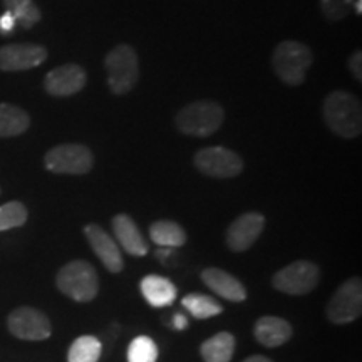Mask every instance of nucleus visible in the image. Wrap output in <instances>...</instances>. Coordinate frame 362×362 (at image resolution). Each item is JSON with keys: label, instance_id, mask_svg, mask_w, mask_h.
Wrapping results in <instances>:
<instances>
[{"label": "nucleus", "instance_id": "f257e3e1", "mask_svg": "<svg viewBox=\"0 0 362 362\" xmlns=\"http://www.w3.org/2000/svg\"><path fill=\"white\" fill-rule=\"evenodd\" d=\"M322 115L332 133L354 139L362 133V106L359 98L347 90H334L324 99Z\"/></svg>", "mask_w": 362, "mask_h": 362}, {"label": "nucleus", "instance_id": "f03ea898", "mask_svg": "<svg viewBox=\"0 0 362 362\" xmlns=\"http://www.w3.org/2000/svg\"><path fill=\"white\" fill-rule=\"evenodd\" d=\"M314 64V52L298 40H282L272 54V67L277 78L288 86L304 84L307 71Z\"/></svg>", "mask_w": 362, "mask_h": 362}, {"label": "nucleus", "instance_id": "7ed1b4c3", "mask_svg": "<svg viewBox=\"0 0 362 362\" xmlns=\"http://www.w3.org/2000/svg\"><path fill=\"white\" fill-rule=\"evenodd\" d=\"M225 121L223 106L215 101H194L176 112L175 126L180 133L206 138L216 133Z\"/></svg>", "mask_w": 362, "mask_h": 362}, {"label": "nucleus", "instance_id": "20e7f679", "mask_svg": "<svg viewBox=\"0 0 362 362\" xmlns=\"http://www.w3.org/2000/svg\"><path fill=\"white\" fill-rule=\"evenodd\" d=\"M107 72V86L116 96L128 94L139 81V59L134 47L119 44L104 59Z\"/></svg>", "mask_w": 362, "mask_h": 362}, {"label": "nucleus", "instance_id": "39448f33", "mask_svg": "<svg viewBox=\"0 0 362 362\" xmlns=\"http://www.w3.org/2000/svg\"><path fill=\"white\" fill-rule=\"evenodd\" d=\"M57 288L76 302L94 300L99 292V277L93 265L84 260H72L57 272Z\"/></svg>", "mask_w": 362, "mask_h": 362}, {"label": "nucleus", "instance_id": "423d86ee", "mask_svg": "<svg viewBox=\"0 0 362 362\" xmlns=\"http://www.w3.org/2000/svg\"><path fill=\"white\" fill-rule=\"evenodd\" d=\"M44 166L57 175H86L93 170L94 156L84 144H57L45 153Z\"/></svg>", "mask_w": 362, "mask_h": 362}, {"label": "nucleus", "instance_id": "0eeeda50", "mask_svg": "<svg viewBox=\"0 0 362 362\" xmlns=\"http://www.w3.org/2000/svg\"><path fill=\"white\" fill-rule=\"evenodd\" d=\"M197 170L205 176L218 180L235 178L243 171V160L240 155L225 146L203 148L193 158Z\"/></svg>", "mask_w": 362, "mask_h": 362}, {"label": "nucleus", "instance_id": "6e6552de", "mask_svg": "<svg viewBox=\"0 0 362 362\" xmlns=\"http://www.w3.org/2000/svg\"><path fill=\"white\" fill-rule=\"evenodd\" d=\"M320 269L309 260H297L280 269L272 279L277 291L288 296H305L319 285Z\"/></svg>", "mask_w": 362, "mask_h": 362}, {"label": "nucleus", "instance_id": "1a4fd4ad", "mask_svg": "<svg viewBox=\"0 0 362 362\" xmlns=\"http://www.w3.org/2000/svg\"><path fill=\"white\" fill-rule=\"evenodd\" d=\"M362 315V280L352 277L334 292L327 304V319L332 324H351Z\"/></svg>", "mask_w": 362, "mask_h": 362}, {"label": "nucleus", "instance_id": "9d476101", "mask_svg": "<svg viewBox=\"0 0 362 362\" xmlns=\"http://www.w3.org/2000/svg\"><path fill=\"white\" fill-rule=\"evenodd\" d=\"M7 325L12 336L22 341H45L52 332L47 315L34 307H19L12 310Z\"/></svg>", "mask_w": 362, "mask_h": 362}, {"label": "nucleus", "instance_id": "9b49d317", "mask_svg": "<svg viewBox=\"0 0 362 362\" xmlns=\"http://www.w3.org/2000/svg\"><path fill=\"white\" fill-rule=\"evenodd\" d=\"M47 49L39 44H7L0 47V71L21 72L42 66Z\"/></svg>", "mask_w": 362, "mask_h": 362}, {"label": "nucleus", "instance_id": "f8f14e48", "mask_svg": "<svg viewBox=\"0 0 362 362\" xmlns=\"http://www.w3.org/2000/svg\"><path fill=\"white\" fill-rule=\"evenodd\" d=\"M88 83V74L79 64L59 66L44 78L45 93L54 98H69L81 93Z\"/></svg>", "mask_w": 362, "mask_h": 362}, {"label": "nucleus", "instance_id": "ddd939ff", "mask_svg": "<svg viewBox=\"0 0 362 362\" xmlns=\"http://www.w3.org/2000/svg\"><path fill=\"white\" fill-rule=\"evenodd\" d=\"M265 216L259 211H247L232 221L226 230V245L232 252H245L253 247L264 232Z\"/></svg>", "mask_w": 362, "mask_h": 362}, {"label": "nucleus", "instance_id": "4468645a", "mask_svg": "<svg viewBox=\"0 0 362 362\" xmlns=\"http://www.w3.org/2000/svg\"><path fill=\"white\" fill-rule=\"evenodd\" d=\"M84 235L93 252L96 253V257L103 262L107 272L119 274L124 267V260L123 255H121V248L117 245V242H115V238L98 223L86 225Z\"/></svg>", "mask_w": 362, "mask_h": 362}, {"label": "nucleus", "instance_id": "2eb2a0df", "mask_svg": "<svg viewBox=\"0 0 362 362\" xmlns=\"http://www.w3.org/2000/svg\"><path fill=\"white\" fill-rule=\"evenodd\" d=\"M203 284L215 292L216 296L230 302H243L247 298V291L238 279L230 275L228 272L216 269V267H210L202 272Z\"/></svg>", "mask_w": 362, "mask_h": 362}, {"label": "nucleus", "instance_id": "dca6fc26", "mask_svg": "<svg viewBox=\"0 0 362 362\" xmlns=\"http://www.w3.org/2000/svg\"><path fill=\"white\" fill-rule=\"evenodd\" d=\"M112 230H115L116 240L121 247L124 248L129 255L144 257L149 252L148 242L144 240L143 233L139 232L138 225L129 215L119 214L111 220Z\"/></svg>", "mask_w": 362, "mask_h": 362}, {"label": "nucleus", "instance_id": "f3484780", "mask_svg": "<svg viewBox=\"0 0 362 362\" xmlns=\"http://www.w3.org/2000/svg\"><path fill=\"white\" fill-rule=\"evenodd\" d=\"M253 336L265 347H279L291 341L292 325L282 317L265 315L260 317L253 327Z\"/></svg>", "mask_w": 362, "mask_h": 362}, {"label": "nucleus", "instance_id": "a211bd4d", "mask_svg": "<svg viewBox=\"0 0 362 362\" xmlns=\"http://www.w3.org/2000/svg\"><path fill=\"white\" fill-rule=\"evenodd\" d=\"M139 291L151 307H168L178 296L175 284L163 275H146L139 282Z\"/></svg>", "mask_w": 362, "mask_h": 362}, {"label": "nucleus", "instance_id": "6ab92c4d", "mask_svg": "<svg viewBox=\"0 0 362 362\" xmlns=\"http://www.w3.org/2000/svg\"><path fill=\"white\" fill-rule=\"evenodd\" d=\"M30 126V116L19 106L0 103V138L24 134Z\"/></svg>", "mask_w": 362, "mask_h": 362}, {"label": "nucleus", "instance_id": "aec40b11", "mask_svg": "<svg viewBox=\"0 0 362 362\" xmlns=\"http://www.w3.org/2000/svg\"><path fill=\"white\" fill-rule=\"evenodd\" d=\"M149 238L160 248H180L187 243V233L176 221L158 220L149 226Z\"/></svg>", "mask_w": 362, "mask_h": 362}, {"label": "nucleus", "instance_id": "412c9836", "mask_svg": "<svg viewBox=\"0 0 362 362\" xmlns=\"http://www.w3.org/2000/svg\"><path fill=\"white\" fill-rule=\"evenodd\" d=\"M235 352V337L230 332H218L202 344L200 354L205 362H230Z\"/></svg>", "mask_w": 362, "mask_h": 362}, {"label": "nucleus", "instance_id": "4be33fe9", "mask_svg": "<svg viewBox=\"0 0 362 362\" xmlns=\"http://www.w3.org/2000/svg\"><path fill=\"white\" fill-rule=\"evenodd\" d=\"M181 305L192 314L194 319H210V317L220 315L223 312V307L220 302L211 296L205 293H188L181 298Z\"/></svg>", "mask_w": 362, "mask_h": 362}, {"label": "nucleus", "instance_id": "5701e85b", "mask_svg": "<svg viewBox=\"0 0 362 362\" xmlns=\"http://www.w3.org/2000/svg\"><path fill=\"white\" fill-rule=\"evenodd\" d=\"M101 341L94 336H81L71 344L67 362H98L101 357Z\"/></svg>", "mask_w": 362, "mask_h": 362}, {"label": "nucleus", "instance_id": "b1692460", "mask_svg": "<svg viewBox=\"0 0 362 362\" xmlns=\"http://www.w3.org/2000/svg\"><path fill=\"white\" fill-rule=\"evenodd\" d=\"M4 7L7 12L12 13L17 24L24 29H30L42 19V13L35 6L34 0H4Z\"/></svg>", "mask_w": 362, "mask_h": 362}, {"label": "nucleus", "instance_id": "393cba45", "mask_svg": "<svg viewBox=\"0 0 362 362\" xmlns=\"http://www.w3.org/2000/svg\"><path fill=\"white\" fill-rule=\"evenodd\" d=\"M126 357L128 362H156L158 346L151 337L138 336L131 341Z\"/></svg>", "mask_w": 362, "mask_h": 362}, {"label": "nucleus", "instance_id": "a878e982", "mask_svg": "<svg viewBox=\"0 0 362 362\" xmlns=\"http://www.w3.org/2000/svg\"><path fill=\"white\" fill-rule=\"evenodd\" d=\"M27 208L21 202H8L0 206V232L17 228L27 221Z\"/></svg>", "mask_w": 362, "mask_h": 362}, {"label": "nucleus", "instance_id": "bb28decb", "mask_svg": "<svg viewBox=\"0 0 362 362\" xmlns=\"http://www.w3.org/2000/svg\"><path fill=\"white\" fill-rule=\"evenodd\" d=\"M356 0H320V11L329 22L346 19L354 7Z\"/></svg>", "mask_w": 362, "mask_h": 362}, {"label": "nucleus", "instance_id": "cd10ccee", "mask_svg": "<svg viewBox=\"0 0 362 362\" xmlns=\"http://www.w3.org/2000/svg\"><path fill=\"white\" fill-rule=\"evenodd\" d=\"M347 67H349L351 74L354 76L357 83H362V52L356 51L351 54L349 61H347Z\"/></svg>", "mask_w": 362, "mask_h": 362}, {"label": "nucleus", "instance_id": "c85d7f7f", "mask_svg": "<svg viewBox=\"0 0 362 362\" xmlns=\"http://www.w3.org/2000/svg\"><path fill=\"white\" fill-rule=\"evenodd\" d=\"M17 22L13 19V16L11 12H4L2 16H0V34H11L13 33V29H16Z\"/></svg>", "mask_w": 362, "mask_h": 362}, {"label": "nucleus", "instance_id": "c756f323", "mask_svg": "<svg viewBox=\"0 0 362 362\" xmlns=\"http://www.w3.org/2000/svg\"><path fill=\"white\" fill-rule=\"evenodd\" d=\"M171 327L176 329V330H185L188 327V319L187 315L181 314V312H178V314L173 315V320H171Z\"/></svg>", "mask_w": 362, "mask_h": 362}, {"label": "nucleus", "instance_id": "7c9ffc66", "mask_svg": "<svg viewBox=\"0 0 362 362\" xmlns=\"http://www.w3.org/2000/svg\"><path fill=\"white\" fill-rule=\"evenodd\" d=\"M243 362H274V361L269 359V357H265V356H250V357H247Z\"/></svg>", "mask_w": 362, "mask_h": 362}, {"label": "nucleus", "instance_id": "2f4dec72", "mask_svg": "<svg viewBox=\"0 0 362 362\" xmlns=\"http://www.w3.org/2000/svg\"><path fill=\"white\" fill-rule=\"evenodd\" d=\"M352 8H354L357 16H361V13H362V0H356L354 7H352Z\"/></svg>", "mask_w": 362, "mask_h": 362}]
</instances>
